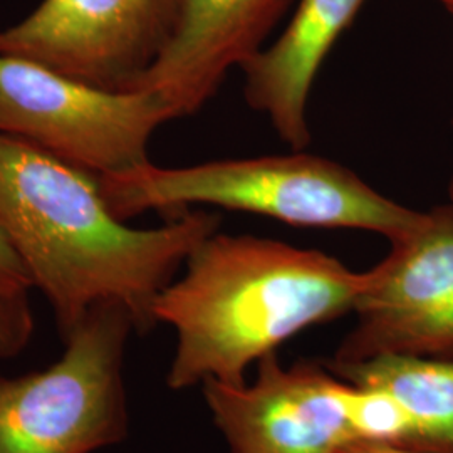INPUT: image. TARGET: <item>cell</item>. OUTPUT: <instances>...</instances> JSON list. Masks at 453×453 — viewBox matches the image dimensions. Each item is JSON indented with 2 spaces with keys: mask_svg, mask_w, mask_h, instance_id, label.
I'll list each match as a JSON object with an SVG mask.
<instances>
[{
  "mask_svg": "<svg viewBox=\"0 0 453 453\" xmlns=\"http://www.w3.org/2000/svg\"><path fill=\"white\" fill-rule=\"evenodd\" d=\"M0 226L63 338L103 303L127 309L143 334L157 326L158 296L220 215L185 211L133 228L108 209L96 177L0 133Z\"/></svg>",
  "mask_w": 453,
  "mask_h": 453,
  "instance_id": "cell-1",
  "label": "cell"
},
{
  "mask_svg": "<svg viewBox=\"0 0 453 453\" xmlns=\"http://www.w3.org/2000/svg\"><path fill=\"white\" fill-rule=\"evenodd\" d=\"M366 280L321 250L217 230L155 303L157 324L177 336L168 388L242 385L286 341L353 312Z\"/></svg>",
  "mask_w": 453,
  "mask_h": 453,
  "instance_id": "cell-2",
  "label": "cell"
},
{
  "mask_svg": "<svg viewBox=\"0 0 453 453\" xmlns=\"http://www.w3.org/2000/svg\"><path fill=\"white\" fill-rule=\"evenodd\" d=\"M96 179L108 209L123 222L146 211L173 217L203 205L294 226L365 230L391 242L423 213L376 192L348 166L303 151L180 168L148 162Z\"/></svg>",
  "mask_w": 453,
  "mask_h": 453,
  "instance_id": "cell-3",
  "label": "cell"
},
{
  "mask_svg": "<svg viewBox=\"0 0 453 453\" xmlns=\"http://www.w3.org/2000/svg\"><path fill=\"white\" fill-rule=\"evenodd\" d=\"M130 312L103 303L44 370L0 376V453H96L128 437Z\"/></svg>",
  "mask_w": 453,
  "mask_h": 453,
  "instance_id": "cell-4",
  "label": "cell"
},
{
  "mask_svg": "<svg viewBox=\"0 0 453 453\" xmlns=\"http://www.w3.org/2000/svg\"><path fill=\"white\" fill-rule=\"evenodd\" d=\"M170 119L155 93L103 89L0 54V133L82 172L101 177L145 165L153 133Z\"/></svg>",
  "mask_w": 453,
  "mask_h": 453,
  "instance_id": "cell-5",
  "label": "cell"
},
{
  "mask_svg": "<svg viewBox=\"0 0 453 453\" xmlns=\"http://www.w3.org/2000/svg\"><path fill=\"white\" fill-rule=\"evenodd\" d=\"M357 323L331 363L372 357H453V202L421 213L366 271Z\"/></svg>",
  "mask_w": 453,
  "mask_h": 453,
  "instance_id": "cell-6",
  "label": "cell"
},
{
  "mask_svg": "<svg viewBox=\"0 0 453 453\" xmlns=\"http://www.w3.org/2000/svg\"><path fill=\"white\" fill-rule=\"evenodd\" d=\"M180 0H42L0 31V54L76 81L130 91L173 33Z\"/></svg>",
  "mask_w": 453,
  "mask_h": 453,
  "instance_id": "cell-7",
  "label": "cell"
},
{
  "mask_svg": "<svg viewBox=\"0 0 453 453\" xmlns=\"http://www.w3.org/2000/svg\"><path fill=\"white\" fill-rule=\"evenodd\" d=\"M202 393L226 453H334L355 441L348 381L326 363L262 357L242 385L205 381Z\"/></svg>",
  "mask_w": 453,
  "mask_h": 453,
  "instance_id": "cell-8",
  "label": "cell"
},
{
  "mask_svg": "<svg viewBox=\"0 0 453 453\" xmlns=\"http://www.w3.org/2000/svg\"><path fill=\"white\" fill-rule=\"evenodd\" d=\"M292 0H180L166 46L134 89L162 97L173 118L198 113L226 74L265 46Z\"/></svg>",
  "mask_w": 453,
  "mask_h": 453,
  "instance_id": "cell-9",
  "label": "cell"
},
{
  "mask_svg": "<svg viewBox=\"0 0 453 453\" xmlns=\"http://www.w3.org/2000/svg\"><path fill=\"white\" fill-rule=\"evenodd\" d=\"M366 0H299L284 31L241 65L247 104L265 114L292 151L308 148V104L318 73Z\"/></svg>",
  "mask_w": 453,
  "mask_h": 453,
  "instance_id": "cell-10",
  "label": "cell"
},
{
  "mask_svg": "<svg viewBox=\"0 0 453 453\" xmlns=\"http://www.w3.org/2000/svg\"><path fill=\"white\" fill-rule=\"evenodd\" d=\"M326 366L341 380L388 393L408 420L405 449L453 453V357H372Z\"/></svg>",
  "mask_w": 453,
  "mask_h": 453,
  "instance_id": "cell-11",
  "label": "cell"
},
{
  "mask_svg": "<svg viewBox=\"0 0 453 453\" xmlns=\"http://www.w3.org/2000/svg\"><path fill=\"white\" fill-rule=\"evenodd\" d=\"M27 292L0 282V363L19 357L33 338L34 318Z\"/></svg>",
  "mask_w": 453,
  "mask_h": 453,
  "instance_id": "cell-12",
  "label": "cell"
},
{
  "mask_svg": "<svg viewBox=\"0 0 453 453\" xmlns=\"http://www.w3.org/2000/svg\"><path fill=\"white\" fill-rule=\"evenodd\" d=\"M0 282L17 289H26V291L33 288L22 260L17 256L16 249L7 239L2 226H0Z\"/></svg>",
  "mask_w": 453,
  "mask_h": 453,
  "instance_id": "cell-13",
  "label": "cell"
},
{
  "mask_svg": "<svg viewBox=\"0 0 453 453\" xmlns=\"http://www.w3.org/2000/svg\"><path fill=\"white\" fill-rule=\"evenodd\" d=\"M334 453H425L418 450H411L398 445L389 443H376V441H365V440H355L346 445H342Z\"/></svg>",
  "mask_w": 453,
  "mask_h": 453,
  "instance_id": "cell-14",
  "label": "cell"
},
{
  "mask_svg": "<svg viewBox=\"0 0 453 453\" xmlns=\"http://www.w3.org/2000/svg\"><path fill=\"white\" fill-rule=\"evenodd\" d=\"M437 2L438 4H441L453 16V0H437Z\"/></svg>",
  "mask_w": 453,
  "mask_h": 453,
  "instance_id": "cell-15",
  "label": "cell"
},
{
  "mask_svg": "<svg viewBox=\"0 0 453 453\" xmlns=\"http://www.w3.org/2000/svg\"><path fill=\"white\" fill-rule=\"evenodd\" d=\"M449 198L453 202V179L450 180V183H449Z\"/></svg>",
  "mask_w": 453,
  "mask_h": 453,
  "instance_id": "cell-16",
  "label": "cell"
},
{
  "mask_svg": "<svg viewBox=\"0 0 453 453\" xmlns=\"http://www.w3.org/2000/svg\"><path fill=\"white\" fill-rule=\"evenodd\" d=\"M452 131H453V121H452Z\"/></svg>",
  "mask_w": 453,
  "mask_h": 453,
  "instance_id": "cell-17",
  "label": "cell"
}]
</instances>
